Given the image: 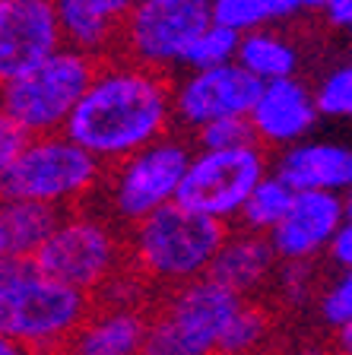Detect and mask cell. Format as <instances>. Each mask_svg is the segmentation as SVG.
I'll return each instance as SVG.
<instances>
[{
    "instance_id": "6da1fadb",
    "label": "cell",
    "mask_w": 352,
    "mask_h": 355,
    "mask_svg": "<svg viewBox=\"0 0 352 355\" xmlns=\"http://www.w3.org/2000/svg\"><path fill=\"white\" fill-rule=\"evenodd\" d=\"M175 130L171 76L127 58L102 60L64 133L92 159L111 165Z\"/></svg>"
},
{
    "instance_id": "7a4b0ae2",
    "label": "cell",
    "mask_w": 352,
    "mask_h": 355,
    "mask_svg": "<svg viewBox=\"0 0 352 355\" xmlns=\"http://www.w3.org/2000/svg\"><path fill=\"white\" fill-rule=\"evenodd\" d=\"M92 298L42 276L32 260H0V336L32 355H64Z\"/></svg>"
},
{
    "instance_id": "3957f363",
    "label": "cell",
    "mask_w": 352,
    "mask_h": 355,
    "mask_svg": "<svg viewBox=\"0 0 352 355\" xmlns=\"http://www.w3.org/2000/svg\"><path fill=\"white\" fill-rule=\"evenodd\" d=\"M228 232L222 222L171 203L127 229V266L149 286L171 292L210 276Z\"/></svg>"
},
{
    "instance_id": "277c9868",
    "label": "cell",
    "mask_w": 352,
    "mask_h": 355,
    "mask_svg": "<svg viewBox=\"0 0 352 355\" xmlns=\"http://www.w3.org/2000/svg\"><path fill=\"white\" fill-rule=\"evenodd\" d=\"M105 165L67 133L29 137L13 168L0 181V203H44L60 213L92 207L102 191Z\"/></svg>"
},
{
    "instance_id": "5b68a950",
    "label": "cell",
    "mask_w": 352,
    "mask_h": 355,
    "mask_svg": "<svg viewBox=\"0 0 352 355\" xmlns=\"http://www.w3.org/2000/svg\"><path fill=\"white\" fill-rule=\"evenodd\" d=\"M194 153H197V146L191 137L181 130H171L159 143L105 168L96 207L108 219H115L121 229H133L153 213L178 203Z\"/></svg>"
},
{
    "instance_id": "8992f818",
    "label": "cell",
    "mask_w": 352,
    "mask_h": 355,
    "mask_svg": "<svg viewBox=\"0 0 352 355\" xmlns=\"http://www.w3.org/2000/svg\"><path fill=\"white\" fill-rule=\"evenodd\" d=\"M42 276L76 288L83 295H99L121 270H127V232L115 219L92 207L64 213L54 235L32 257Z\"/></svg>"
},
{
    "instance_id": "52a82bcc",
    "label": "cell",
    "mask_w": 352,
    "mask_h": 355,
    "mask_svg": "<svg viewBox=\"0 0 352 355\" xmlns=\"http://www.w3.org/2000/svg\"><path fill=\"white\" fill-rule=\"evenodd\" d=\"M96 70L99 64L92 58L60 48L35 70L0 86V114H7L29 137L64 133L89 83L96 80Z\"/></svg>"
},
{
    "instance_id": "ba28073f",
    "label": "cell",
    "mask_w": 352,
    "mask_h": 355,
    "mask_svg": "<svg viewBox=\"0 0 352 355\" xmlns=\"http://www.w3.org/2000/svg\"><path fill=\"white\" fill-rule=\"evenodd\" d=\"M244 298L210 276L165 292L149 318L146 355H219L232 318Z\"/></svg>"
},
{
    "instance_id": "9c48e42d",
    "label": "cell",
    "mask_w": 352,
    "mask_h": 355,
    "mask_svg": "<svg viewBox=\"0 0 352 355\" xmlns=\"http://www.w3.org/2000/svg\"><path fill=\"white\" fill-rule=\"evenodd\" d=\"M270 165L273 159L260 143L238 149H216V153L197 149L191 168L184 175L178 203L228 225L238 219L254 187L270 175Z\"/></svg>"
},
{
    "instance_id": "30bf717a",
    "label": "cell",
    "mask_w": 352,
    "mask_h": 355,
    "mask_svg": "<svg viewBox=\"0 0 352 355\" xmlns=\"http://www.w3.org/2000/svg\"><path fill=\"white\" fill-rule=\"evenodd\" d=\"M213 22L210 3L194 0H137L121 42V58L169 73L181 70L194 42Z\"/></svg>"
},
{
    "instance_id": "8fae6325",
    "label": "cell",
    "mask_w": 352,
    "mask_h": 355,
    "mask_svg": "<svg viewBox=\"0 0 352 355\" xmlns=\"http://www.w3.org/2000/svg\"><path fill=\"white\" fill-rule=\"evenodd\" d=\"M264 83L244 70L242 64L210 67V70H187L171 80V102H175V127L187 137L200 127L226 118H251Z\"/></svg>"
},
{
    "instance_id": "7c38bea8",
    "label": "cell",
    "mask_w": 352,
    "mask_h": 355,
    "mask_svg": "<svg viewBox=\"0 0 352 355\" xmlns=\"http://www.w3.org/2000/svg\"><path fill=\"white\" fill-rule=\"evenodd\" d=\"M64 48L51 0H0V86Z\"/></svg>"
},
{
    "instance_id": "4fadbf2b",
    "label": "cell",
    "mask_w": 352,
    "mask_h": 355,
    "mask_svg": "<svg viewBox=\"0 0 352 355\" xmlns=\"http://www.w3.org/2000/svg\"><path fill=\"white\" fill-rule=\"evenodd\" d=\"M346 225V197L305 191L295 193L286 219L270 232L279 263H315L330 251L337 232Z\"/></svg>"
},
{
    "instance_id": "5bb4252c",
    "label": "cell",
    "mask_w": 352,
    "mask_h": 355,
    "mask_svg": "<svg viewBox=\"0 0 352 355\" xmlns=\"http://www.w3.org/2000/svg\"><path fill=\"white\" fill-rule=\"evenodd\" d=\"M251 130L254 140L270 153H283V149L295 146V143L315 137V127L321 121L315 98V86L305 80L292 76V80H276L267 83L260 89L254 111H251Z\"/></svg>"
},
{
    "instance_id": "9a60e30c",
    "label": "cell",
    "mask_w": 352,
    "mask_h": 355,
    "mask_svg": "<svg viewBox=\"0 0 352 355\" xmlns=\"http://www.w3.org/2000/svg\"><path fill=\"white\" fill-rule=\"evenodd\" d=\"M270 171L295 193H352V143L340 137H308L276 153Z\"/></svg>"
},
{
    "instance_id": "2e32d148",
    "label": "cell",
    "mask_w": 352,
    "mask_h": 355,
    "mask_svg": "<svg viewBox=\"0 0 352 355\" xmlns=\"http://www.w3.org/2000/svg\"><path fill=\"white\" fill-rule=\"evenodd\" d=\"M137 0H54L64 48L96 64L121 58V42Z\"/></svg>"
},
{
    "instance_id": "e0dca14e",
    "label": "cell",
    "mask_w": 352,
    "mask_h": 355,
    "mask_svg": "<svg viewBox=\"0 0 352 355\" xmlns=\"http://www.w3.org/2000/svg\"><path fill=\"white\" fill-rule=\"evenodd\" d=\"M276 270H279V257L273 251L270 238L232 229L226 244H222V251L216 254L213 266H210V279L248 302L251 295L273 286Z\"/></svg>"
},
{
    "instance_id": "ac0fdd59",
    "label": "cell",
    "mask_w": 352,
    "mask_h": 355,
    "mask_svg": "<svg viewBox=\"0 0 352 355\" xmlns=\"http://www.w3.org/2000/svg\"><path fill=\"white\" fill-rule=\"evenodd\" d=\"M149 318L146 308L92 304L64 355H146Z\"/></svg>"
},
{
    "instance_id": "d6986e66",
    "label": "cell",
    "mask_w": 352,
    "mask_h": 355,
    "mask_svg": "<svg viewBox=\"0 0 352 355\" xmlns=\"http://www.w3.org/2000/svg\"><path fill=\"white\" fill-rule=\"evenodd\" d=\"M235 64H242L264 86L276 80H292L301 67V44L279 26L254 29L248 35H242Z\"/></svg>"
},
{
    "instance_id": "ffe728a7",
    "label": "cell",
    "mask_w": 352,
    "mask_h": 355,
    "mask_svg": "<svg viewBox=\"0 0 352 355\" xmlns=\"http://www.w3.org/2000/svg\"><path fill=\"white\" fill-rule=\"evenodd\" d=\"M64 213L44 203H26V200H13V203H0V232L7 241V254L19 260H32L54 229L60 225Z\"/></svg>"
},
{
    "instance_id": "44dd1931",
    "label": "cell",
    "mask_w": 352,
    "mask_h": 355,
    "mask_svg": "<svg viewBox=\"0 0 352 355\" xmlns=\"http://www.w3.org/2000/svg\"><path fill=\"white\" fill-rule=\"evenodd\" d=\"M299 10H305V0H210L213 22L238 32V35L292 19Z\"/></svg>"
},
{
    "instance_id": "7402d4cb",
    "label": "cell",
    "mask_w": 352,
    "mask_h": 355,
    "mask_svg": "<svg viewBox=\"0 0 352 355\" xmlns=\"http://www.w3.org/2000/svg\"><path fill=\"white\" fill-rule=\"evenodd\" d=\"M292 200H295V191L289 184H283V181L270 171V175L254 187V193L248 197V203L242 207V213H238V219H235L238 222L235 229L251 232V235H270L279 222L286 219Z\"/></svg>"
},
{
    "instance_id": "603a6c76",
    "label": "cell",
    "mask_w": 352,
    "mask_h": 355,
    "mask_svg": "<svg viewBox=\"0 0 352 355\" xmlns=\"http://www.w3.org/2000/svg\"><path fill=\"white\" fill-rule=\"evenodd\" d=\"M273 333V318L264 304L244 302L238 308V314L232 318L226 336H222L219 355H257L264 352L267 340Z\"/></svg>"
},
{
    "instance_id": "cb8c5ba5",
    "label": "cell",
    "mask_w": 352,
    "mask_h": 355,
    "mask_svg": "<svg viewBox=\"0 0 352 355\" xmlns=\"http://www.w3.org/2000/svg\"><path fill=\"white\" fill-rule=\"evenodd\" d=\"M317 111L330 121H352V58L324 70L315 86Z\"/></svg>"
},
{
    "instance_id": "d4e9b609",
    "label": "cell",
    "mask_w": 352,
    "mask_h": 355,
    "mask_svg": "<svg viewBox=\"0 0 352 355\" xmlns=\"http://www.w3.org/2000/svg\"><path fill=\"white\" fill-rule=\"evenodd\" d=\"M238 44L242 35L219 22H210L203 29V35L194 42L191 54L184 60V70H210V67H226L238 60Z\"/></svg>"
},
{
    "instance_id": "484cf974",
    "label": "cell",
    "mask_w": 352,
    "mask_h": 355,
    "mask_svg": "<svg viewBox=\"0 0 352 355\" xmlns=\"http://www.w3.org/2000/svg\"><path fill=\"white\" fill-rule=\"evenodd\" d=\"M315 314L333 333L352 327V270H340L337 279L321 286V295L315 302Z\"/></svg>"
},
{
    "instance_id": "4316f807",
    "label": "cell",
    "mask_w": 352,
    "mask_h": 355,
    "mask_svg": "<svg viewBox=\"0 0 352 355\" xmlns=\"http://www.w3.org/2000/svg\"><path fill=\"white\" fill-rule=\"evenodd\" d=\"M273 292L286 308H305V304L317 302L321 286H317V266L315 263H279L276 279H273Z\"/></svg>"
},
{
    "instance_id": "83f0119b",
    "label": "cell",
    "mask_w": 352,
    "mask_h": 355,
    "mask_svg": "<svg viewBox=\"0 0 352 355\" xmlns=\"http://www.w3.org/2000/svg\"><path fill=\"white\" fill-rule=\"evenodd\" d=\"M191 140H194V146L203 149V153H216V149H238V146H251V143H257L248 118L213 121V124L200 127Z\"/></svg>"
},
{
    "instance_id": "f1b7e54d",
    "label": "cell",
    "mask_w": 352,
    "mask_h": 355,
    "mask_svg": "<svg viewBox=\"0 0 352 355\" xmlns=\"http://www.w3.org/2000/svg\"><path fill=\"white\" fill-rule=\"evenodd\" d=\"M149 295H153V286L127 266L99 292V304H108V308H146Z\"/></svg>"
},
{
    "instance_id": "f546056e",
    "label": "cell",
    "mask_w": 352,
    "mask_h": 355,
    "mask_svg": "<svg viewBox=\"0 0 352 355\" xmlns=\"http://www.w3.org/2000/svg\"><path fill=\"white\" fill-rule=\"evenodd\" d=\"M26 143H29V133L22 130V127H16L7 114H0V181L13 168V162L19 159Z\"/></svg>"
},
{
    "instance_id": "4dcf8cb0",
    "label": "cell",
    "mask_w": 352,
    "mask_h": 355,
    "mask_svg": "<svg viewBox=\"0 0 352 355\" xmlns=\"http://www.w3.org/2000/svg\"><path fill=\"white\" fill-rule=\"evenodd\" d=\"M327 257H330L340 270H352V222H346L343 229L337 232V238H333Z\"/></svg>"
},
{
    "instance_id": "1f68e13d",
    "label": "cell",
    "mask_w": 352,
    "mask_h": 355,
    "mask_svg": "<svg viewBox=\"0 0 352 355\" xmlns=\"http://www.w3.org/2000/svg\"><path fill=\"white\" fill-rule=\"evenodd\" d=\"M321 13L330 29H346V32L352 29V0H327Z\"/></svg>"
},
{
    "instance_id": "d6a6232c",
    "label": "cell",
    "mask_w": 352,
    "mask_h": 355,
    "mask_svg": "<svg viewBox=\"0 0 352 355\" xmlns=\"http://www.w3.org/2000/svg\"><path fill=\"white\" fill-rule=\"evenodd\" d=\"M337 352L340 355H352V327L337 333Z\"/></svg>"
},
{
    "instance_id": "836d02e7",
    "label": "cell",
    "mask_w": 352,
    "mask_h": 355,
    "mask_svg": "<svg viewBox=\"0 0 352 355\" xmlns=\"http://www.w3.org/2000/svg\"><path fill=\"white\" fill-rule=\"evenodd\" d=\"M0 355H32L29 349H22L16 346L13 340H7V336H0Z\"/></svg>"
},
{
    "instance_id": "e575fe53",
    "label": "cell",
    "mask_w": 352,
    "mask_h": 355,
    "mask_svg": "<svg viewBox=\"0 0 352 355\" xmlns=\"http://www.w3.org/2000/svg\"><path fill=\"white\" fill-rule=\"evenodd\" d=\"M292 355H330V352H327V346H321V343H305V346H299Z\"/></svg>"
},
{
    "instance_id": "d590c367",
    "label": "cell",
    "mask_w": 352,
    "mask_h": 355,
    "mask_svg": "<svg viewBox=\"0 0 352 355\" xmlns=\"http://www.w3.org/2000/svg\"><path fill=\"white\" fill-rule=\"evenodd\" d=\"M327 0H305V10H321Z\"/></svg>"
},
{
    "instance_id": "8d00e7d4",
    "label": "cell",
    "mask_w": 352,
    "mask_h": 355,
    "mask_svg": "<svg viewBox=\"0 0 352 355\" xmlns=\"http://www.w3.org/2000/svg\"><path fill=\"white\" fill-rule=\"evenodd\" d=\"M3 257H10V254H7V241H3V232H0V260H3Z\"/></svg>"
},
{
    "instance_id": "74e56055",
    "label": "cell",
    "mask_w": 352,
    "mask_h": 355,
    "mask_svg": "<svg viewBox=\"0 0 352 355\" xmlns=\"http://www.w3.org/2000/svg\"><path fill=\"white\" fill-rule=\"evenodd\" d=\"M194 3H210V0H194Z\"/></svg>"
},
{
    "instance_id": "f35d334b",
    "label": "cell",
    "mask_w": 352,
    "mask_h": 355,
    "mask_svg": "<svg viewBox=\"0 0 352 355\" xmlns=\"http://www.w3.org/2000/svg\"><path fill=\"white\" fill-rule=\"evenodd\" d=\"M257 355H270V352H257Z\"/></svg>"
},
{
    "instance_id": "ab89813d",
    "label": "cell",
    "mask_w": 352,
    "mask_h": 355,
    "mask_svg": "<svg viewBox=\"0 0 352 355\" xmlns=\"http://www.w3.org/2000/svg\"><path fill=\"white\" fill-rule=\"evenodd\" d=\"M349 38H352V29H349Z\"/></svg>"
},
{
    "instance_id": "60d3db41",
    "label": "cell",
    "mask_w": 352,
    "mask_h": 355,
    "mask_svg": "<svg viewBox=\"0 0 352 355\" xmlns=\"http://www.w3.org/2000/svg\"><path fill=\"white\" fill-rule=\"evenodd\" d=\"M51 3H54V0H51Z\"/></svg>"
}]
</instances>
